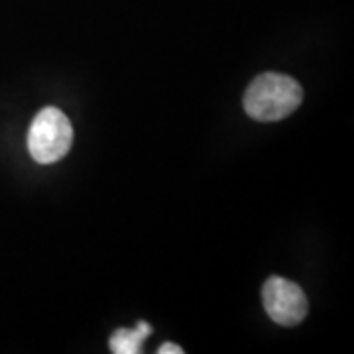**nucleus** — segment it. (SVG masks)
<instances>
[{
	"label": "nucleus",
	"instance_id": "f257e3e1",
	"mask_svg": "<svg viewBox=\"0 0 354 354\" xmlns=\"http://www.w3.org/2000/svg\"><path fill=\"white\" fill-rule=\"evenodd\" d=\"M304 101V88L290 75L262 73L244 93V111L258 122H276L290 116Z\"/></svg>",
	"mask_w": 354,
	"mask_h": 354
},
{
	"label": "nucleus",
	"instance_id": "f03ea898",
	"mask_svg": "<svg viewBox=\"0 0 354 354\" xmlns=\"http://www.w3.org/2000/svg\"><path fill=\"white\" fill-rule=\"evenodd\" d=\"M73 144V127L64 111L41 109L28 130V152L38 164H53L67 156Z\"/></svg>",
	"mask_w": 354,
	"mask_h": 354
},
{
	"label": "nucleus",
	"instance_id": "7ed1b4c3",
	"mask_svg": "<svg viewBox=\"0 0 354 354\" xmlns=\"http://www.w3.org/2000/svg\"><path fill=\"white\" fill-rule=\"evenodd\" d=\"M266 313L281 327H295L307 315V297L304 290L290 279L272 276L262 288Z\"/></svg>",
	"mask_w": 354,
	"mask_h": 354
},
{
	"label": "nucleus",
	"instance_id": "39448f33",
	"mask_svg": "<svg viewBox=\"0 0 354 354\" xmlns=\"http://www.w3.org/2000/svg\"><path fill=\"white\" fill-rule=\"evenodd\" d=\"M158 353L160 354H181L183 353V348H179L177 344H171V342H165V344H162V346L158 348Z\"/></svg>",
	"mask_w": 354,
	"mask_h": 354
},
{
	"label": "nucleus",
	"instance_id": "20e7f679",
	"mask_svg": "<svg viewBox=\"0 0 354 354\" xmlns=\"http://www.w3.org/2000/svg\"><path fill=\"white\" fill-rule=\"evenodd\" d=\"M152 333V327L146 321H140L136 329H118L111 337V351L114 354H138L142 353V344L146 337Z\"/></svg>",
	"mask_w": 354,
	"mask_h": 354
}]
</instances>
